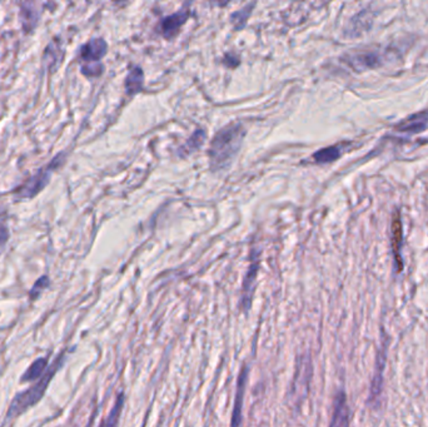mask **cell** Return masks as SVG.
I'll use <instances>...</instances> for the list:
<instances>
[{
    "mask_svg": "<svg viewBox=\"0 0 428 427\" xmlns=\"http://www.w3.org/2000/svg\"><path fill=\"white\" fill-rule=\"evenodd\" d=\"M189 18V10L187 8H182L179 12L163 18L158 26V32L162 34L164 38L172 39L175 37Z\"/></svg>",
    "mask_w": 428,
    "mask_h": 427,
    "instance_id": "obj_9",
    "label": "cell"
},
{
    "mask_svg": "<svg viewBox=\"0 0 428 427\" xmlns=\"http://www.w3.org/2000/svg\"><path fill=\"white\" fill-rule=\"evenodd\" d=\"M143 85H144V73H143L142 68L133 67L125 78L127 93L130 96L139 93L143 89Z\"/></svg>",
    "mask_w": 428,
    "mask_h": 427,
    "instance_id": "obj_14",
    "label": "cell"
},
{
    "mask_svg": "<svg viewBox=\"0 0 428 427\" xmlns=\"http://www.w3.org/2000/svg\"><path fill=\"white\" fill-rule=\"evenodd\" d=\"M253 3H251V4H248L247 7L242 8V9H240L238 12H235V13L232 14V17H231V21H232V24H233L234 28H235L237 31H240V29H242V28L244 26L247 19L249 18V15L252 13V9H253Z\"/></svg>",
    "mask_w": 428,
    "mask_h": 427,
    "instance_id": "obj_19",
    "label": "cell"
},
{
    "mask_svg": "<svg viewBox=\"0 0 428 427\" xmlns=\"http://www.w3.org/2000/svg\"><path fill=\"white\" fill-rule=\"evenodd\" d=\"M247 378H248V367H243L240 371L238 382H237L233 415H232V427H240V424H242V408H243Z\"/></svg>",
    "mask_w": 428,
    "mask_h": 427,
    "instance_id": "obj_12",
    "label": "cell"
},
{
    "mask_svg": "<svg viewBox=\"0 0 428 427\" xmlns=\"http://www.w3.org/2000/svg\"><path fill=\"white\" fill-rule=\"evenodd\" d=\"M403 228L401 214L396 211L392 217L391 225V246H392V254L395 259L397 273L403 271L402 259Z\"/></svg>",
    "mask_w": 428,
    "mask_h": 427,
    "instance_id": "obj_6",
    "label": "cell"
},
{
    "mask_svg": "<svg viewBox=\"0 0 428 427\" xmlns=\"http://www.w3.org/2000/svg\"><path fill=\"white\" fill-rule=\"evenodd\" d=\"M108 51V44L103 38H93L88 40L79 49V62L82 63L80 71L85 77H99L103 73L104 67L100 60Z\"/></svg>",
    "mask_w": 428,
    "mask_h": 427,
    "instance_id": "obj_5",
    "label": "cell"
},
{
    "mask_svg": "<svg viewBox=\"0 0 428 427\" xmlns=\"http://www.w3.org/2000/svg\"><path fill=\"white\" fill-rule=\"evenodd\" d=\"M66 159V152H60L53 158L52 161L46 163V166L40 167L35 173H33L26 182L15 188L13 194L14 201L19 202L24 200H33L38 194L42 193L46 186L51 183L53 175L57 169L63 166Z\"/></svg>",
    "mask_w": 428,
    "mask_h": 427,
    "instance_id": "obj_2",
    "label": "cell"
},
{
    "mask_svg": "<svg viewBox=\"0 0 428 427\" xmlns=\"http://www.w3.org/2000/svg\"><path fill=\"white\" fill-rule=\"evenodd\" d=\"M428 128V112H420L415 113L409 118L403 119L402 122L397 124L395 127V132L398 134H402L406 137H413L420 134L422 132Z\"/></svg>",
    "mask_w": 428,
    "mask_h": 427,
    "instance_id": "obj_8",
    "label": "cell"
},
{
    "mask_svg": "<svg viewBox=\"0 0 428 427\" xmlns=\"http://www.w3.org/2000/svg\"><path fill=\"white\" fill-rule=\"evenodd\" d=\"M206 137H207L206 130H195V133H193L192 137L187 141V143L183 146L182 148L179 149V150H181V155H188L189 153L195 152V149L199 148L202 144L204 143V141H206Z\"/></svg>",
    "mask_w": 428,
    "mask_h": 427,
    "instance_id": "obj_18",
    "label": "cell"
},
{
    "mask_svg": "<svg viewBox=\"0 0 428 427\" xmlns=\"http://www.w3.org/2000/svg\"><path fill=\"white\" fill-rule=\"evenodd\" d=\"M49 284H51L49 277L48 276H42L33 286L32 290H30V298L35 299V298L39 297L40 293L49 287Z\"/></svg>",
    "mask_w": 428,
    "mask_h": 427,
    "instance_id": "obj_21",
    "label": "cell"
},
{
    "mask_svg": "<svg viewBox=\"0 0 428 427\" xmlns=\"http://www.w3.org/2000/svg\"><path fill=\"white\" fill-rule=\"evenodd\" d=\"M397 51L391 46H375L352 52L344 57V62L353 71H366L382 68L393 58H397Z\"/></svg>",
    "mask_w": 428,
    "mask_h": 427,
    "instance_id": "obj_4",
    "label": "cell"
},
{
    "mask_svg": "<svg viewBox=\"0 0 428 427\" xmlns=\"http://www.w3.org/2000/svg\"><path fill=\"white\" fill-rule=\"evenodd\" d=\"M386 347H383L376 357V367H375V376L371 382L370 397L368 405L371 408H377L380 405L381 395L383 390V371L386 366Z\"/></svg>",
    "mask_w": 428,
    "mask_h": 427,
    "instance_id": "obj_7",
    "label": "cell"
},
{
    "mask_svg": "<svg viewBox=\"0 0 428 427\" xmlns=\"http://www.w3.org/2000/svg\"><path fill=\"white\" fill-rule=\"evenodd\" d=\"M62 363H63V356L58 357L52 363V366H49V369L46 371V374L40 377L39 381L37 382L35 385H33L32 387L28 388L26 391L20 392V394L14 397V400L10 403L7 412V416L9 419L24 414L26 410L35 406L43 399V396L46 394V388H48L49 383L52 381L55 372L60 369Z\"/></svg>",
    "mask_w": 428,
    "mask_h": 427,
    "instance_id": "obj_3",
    "label": "cell"
},
{
    "mask_svg": "<svg viewBox=\"0 0 428 427\" xmlns=\"http://www.w3.org/2000/svg\"><path fill=\"white\" fill-rule=\"evenodd\" d=\"M10 238V231L8 225V216L6 212H0V254L4 252Z\"/></svg>",
    "mask_w": 428,
    "mask_h": 427,
    "instance_id": "obj_20",
    "label": "cell"
},
{
    "mask_svg": "<svg viewBox=\"0 0 428 427\" xmlns=\"http://www.w3.org/2000/svg\"><path fill=\"white\" fill-rule=\"evenodd\" d=\"M350 410L344 391H338L333 401V412L328 427H350Z\"/></svg>",
    "mask_w": 428,
    "mask_h": 427,
    "instance_id": "obj_11",
    "label": "cell"
},
{
    "mask_svg": "<svg viewBox=\"0 0 428 427\" xmlns=\"http://www.w3.org/2000/svg\"><path fill=\"white\" fill-rule=\"evenodd\" d=\"M224 64L228 65V67H231V68H233V67H237V65L240 64V59L237 58V57H234V55H231V54H227L226 57H224Z\"/></svg>",
    "mask_w": 428,
    "mask_h": 427,
    "instance_id": "obj_22",
    "label": "cell"
},
{
    "mask_svg": "<svg viewBox=\"0 0 428 427\" xmlns=\"http://www.w3.org/2000/svg\"><path fill=\"white\" fill-rule=\"evenodd\" d=\"M123 406L124 395L123 394H119L117 397V401L114 403V406L112 408L109 415L104 419L100 427H118V422H119V417H121V414H122Z\"/></svg>",
    "mask_w": 428,
    "mask_h": 427,
    "instance_id": "obj_17",
    "label": "cell"
},
{
    "mask_svg": "<svg viewBox=\"0 0 428 427\" xmlns=\"http://www.w3.org/2000/svg\"><path fill=\"white\" fill-rule=\"evenodd\" d=\"M344 153L342 146H331L327 148L319 149L313 155V162L317 164H326V163L335 162Z\"/></svg>",
    "mask_w": 428,
    "mask_h": 427,
    "instance_id": "obj_15",
    "label": "cell"
},
{
    "mask_svg": "<svg viewBox=\"0 0 428 427\" xmlns=\"http://www.w3.org/2000/svg\"><path fill=\"white\" fill-rule=\"evenodd\" d=\"M46 367H48V358L46 357L37 358L29 366V369H26V372H24V375L21 377V381L32 382L38 380V378H40L42 376L46 374Z\"/></svg>",
    "mask_w": 428,
    "mask_h": 427,
    "instance_id": "obj_16",
    "label": "cell"
},
{
    "mask_svg": "<svg viewBox=\"0 0 428 427\" xmlns=\"http://www.w3.org/2000/svg\"><path fill=\"white\" fill-rule=\"evenodd\" d=\"M246 130L240 124H231L214 136L209 150V163L214 171L226 168L240 152Z\"/></svg>",
    "mask_w": 428,
    "mask_h": 427,
    "instance_id": "obj_1",
    "label": "cell"
},
{
    "mask_svg": "<svg viewBox=\"0 0 428 427\" xmlns=\"http://www.w3.org/2000/svg\"><path fill=\"white\" fill-rule=\"evenodd\" d=\"M19 19L21 29L26 34H32L39 26L42 9L37 3H20Z\"/></svg>",
    "mask_w": 428,
    "mask_h": 427,
    "instance_id": "obj_10",
    "label": "cell"
},
{
    "mask_svg": "<svg viewBox=\"0 0 428 427\" xmlns=\"http://www.w3.org/2000/svg\"><path fill=\"white\" fill-rule=\"evenodd\" d=\"M257 272H258V257L256 256V259L252 261V263L249 265V270L247 272L244 284H243V296H242V307L243 310L247 311L251 307L252 304V296L254 291V281L257 277Z\"/></svg>",
    "mask_w": 428,
    "mask_h": 427,
    "instance_id": "obj_13",
    "label": "cell"
}]
</instances>
